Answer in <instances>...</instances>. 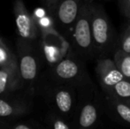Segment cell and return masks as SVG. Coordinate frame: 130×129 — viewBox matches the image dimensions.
Returning <instances> with one entry per match:
<instances>
[{
    "mask_svg": "<svg viewBox=\"0 0 130 129\" xmlns=\"http://www.w3.org/2000/svg\"><path fill=\"white\" fill-rule=\"evenodd\" d=\"M92 3L84 1L77 20L73 28L74 46L80 54L89 56L95 50L91 31Z\"/></svg>",
    "mask_w": 130,
    "mask_h": 129,
    "instance_id": "obj_1",
    "label": "cell"
},
{
    "mask_svg": "<svg viewBox=\"0 0 130 129\" xmlns=\"http://www.w3.org/2000/svg\"><path fill=\"white\" fill-rule=\"evenodd\" d=\"M91 31L95 50H102L107 48L111 42L112 29L109 17L104 8L92 4Z\"/></svg>",
    "mask_w": 130,
    "mask_h": 129,
    "instance_id": "obj_2",
    "label": "cell"
},
{
    "mask_svg": "<svg viewBox=\"0 0 130 129\" xmlns=\"http://www.w3.org/2000/svg\"><path fill=\"white\" fill-rule=\"evenodd\" d=\"M18 44V67L21 81L32 84L36 81L39 69V59L35 50L29 45V41L21 39Z\"/></svg>",
    "mask_w": 130,
    "mask_h": 129,
    "instance_id": "obj_3",
    "label": "cell"
},
{
    "mask_svg": "<svg viewBox=\"0 0 130 129\" xmlns=\"http://www.w3.org/2000/svg\"><path fill=\"white\" fill-rule=\"evenodd\" d=\"M13 12L17 34L20 38L29 42L36 40L39 29L34 17L27 9L23 0H15Z\"/></svg>",
    "mask_w": 130,
    "mask_h": 129,
    "instance_id": "obj_4",
    "label": "cell"
},
{
    "mask_svg": "<svg viewBox=\"0 0 130 129\" xmlns=\"http://www.w3.org/2000/svg\"><path fill=\"white\" fill-rule=\"evenodd\" d=\"M85 0H58L50 7L55 22L63 28H73Z\"/></svg>",
    "mask_w": 130,
    "mask_h": 129,
    "instance_id": "obj_5",
    "label": "cell"
},
{
    "mask_svg": "<svg viewBox=\"0 0 130 129\" xmlns=\"http://www.w3.org/2000/svg\"><path fill=\"white\" fill-rule=\"evenodd\" d=\"M96 73L102 88L106 95L112 96L114 86L121 80L126 79L122 72L111 59H100L96 67Z\"/></svg>",
    "mask_w": 130,
    "mask_h": 129,
    "instance_id": "obj_6",
    "label": "cell"
},
{
    "mask_svg": "<svg viewBox=\"0 0 130 129\" xmlns=\"http://www.w3.org/2000/svg\"><path fill=\"white\" fill-rule=\"evenodd\" d=\"M21 82L18 62L0 67V96L16 89Z\"/></svg>",
    "mask_w": 130,
    "mask_h": 129,
    "instance_id": "obj_7",
    "label": "cell"
},
{
    "mask_svg": "<svg viewBox=\"0 0 130 129\" xmlns=\"http://www.w3.org/2000/svg\"><path fill=\"white\" fill-rule=\"evenodd\" d=\"M80 73V65L76 60L67 58L58 62L53 68V74L60 81H72Z\"/></svg>",
    "mask_w": 130,
    "mask_h": 129,
    "instance_id": "obj_8",
    "label": "cell"
},
{
    "mask_svg": "<svg viewBox=\"0 0 130 129\" xmlns=\"http://www.w3.org/2000/svg\"><path fill=\"white\" fill-rule=\"evenodd\" d=\"M56 108L61 114H70L74 109V98L72 91L67 88H58L53 97Z\"/></svg>",
    "mask_w": 130,
    "mask_h": 129,
    "instance_id": "obj_9",
    "label": "cell"
},
{
    "mask_svg": "<svg viewBox=\"0 0 130 129\" xmlns=\"http://www.w3.org/2000/svg\"><path fill=\"white\" fill-rule=\"evenodd\" d=\"M27 110V108L24 103L0 98V118L1 119L18 117L25 113Z\"/></svg>",
    "mask_w": 130,
    "mask_h": 129,
    "instance_id": "obj_10",
    "label": "cell"
},
{
    "mask_svg": "<svg viewBox=\"0 0 130 129\" xmlns=\"http://www.w3.org/2000/svg\"><path fill=\"white\" fill-rule=\"evenodd\" d=\"M98 118L96 106L94 103H88L82 106L79 114L78 124L82 128H89L94 126Z\"/></svg>",
    "mask_w": 130,
    "mask_h": 129,
    "instance_id": "obj_11",
    "label": "cell"
},
{
    "mask_svg": "<svg viewBox=\"0 0 130 129\" xmlns=\"http://www.w3.org/2000/svg\"><path fill=\"white\" fill-rule=\"evenodd\" d=\"M114 62L124 77L130 81V53L118 50L114 56Z\"/></svg>",
    "mask_w": 130,
    "mask_h": 129,
    "instance_id": "obj_12",
    "label": "cell"
},
{
    "mask_svg": "<svg viewBox=\"0 0 130 129\" xmlns=\"http://www.w3.org/2000/svg\"><path fill=\"white\" fill-rule=\"evenodd\" d=\"M111 101V105L114 109L115 112L118 115V117L122 121L127 123L130 125V106L127 105L126 103L120 102L114 96H109L108 97Z\"/></svg>",
    "mask_w": 130,
    "mask_h": 129,
    "instance_id": "obj_13",
    "label": "cell"
},
{
    "mask_svg": "<svg viewBox=\"0 0 130 129\" xmlns=\"http://www.w3.org/2000/svg\"><path fill=\"white\" fill-rule=\"evenodd\" d=\"M37 25L39 31H41L43 34H50L51 33H54L55 20L53 18L52 12H47L44 16L35 20Z\"/></svg>",
    "mask_w": 130,
    "mask_h": 129,
    "instance_id": "obj_14",
    "label": "cell"
},
{
    "mask_svg": "<svg viewBox=\"0 0 130 129\" xmlns=\"http://www.w3.org/2000/svg\"><path fill=\"white\" fill-rule=\"evenodd\" d=\"M17 62L18 59L16 56L0 38V67L8 66Z\"/></svg>",
    "mask_w": 130,
    "mask_h": 129,
    "instance_id": "obj_15",
    "label": "cell"
},
{
    "mask_svg": "<svg viewBox=\"0 0 130 129\" xmlns=\"http://www.w3.org/2000/svg\"><path fill=\"white\" fill-rule=\"evenodd\" d=\"M112 96L120 99L128 100L130 99V81L123 79L119 81L113 88Z\"/></svg>",
    "mask_w": 130,
    "mask_h": 129,
    "instance_id": "obj_16",
    "label": "cell"
},
{
    "mask_svg": "<svg viewBox=\"0 0 130 129\" xmlns=\"http://www.w3.org/2000/svg\"><path fill=\"white\" fill-rule=\"evenodd\" d=\"M120 50L126 53H130V26L122 37L120 43Z\"/></svg>",
    "mask_w": 130,
    "mask_h": 129,
    "instance_id": "obj_17",
    "label": "cell"
},
{
    "mask_svg": "<svg viewBox=\"0 0 130 129\" xmlns=\"http://www.w3.org/2000/svg\"><path fill=\"white\" fill-rule=\"evenodd\" d=\"M51 126L54 129H69L70 126L63 120V119H59V118L53 117L51 119Z\"/></svg>",
    "mask_w": 130,
    "mask_h": 129,
    "instance_id": "obj_18",
    "label": "cell"
},
{
    "mask_svg": "<svg viewBox=\"0 0 130 129\" xmlns=\"http://www.w3.org/2000/svg\"><path fill=\"white\" fill-rule=\"evenodd\" d=\"M120 7L124 16L130 19V0H120Z\"/></svg>",
    "mask_w": 130,
    "mask_h": 129,
    "instance_id": "obj_19",
    "label": "cell"
},
{
    "mask_svg": "<svg viewBox=\"0 0 130 129\" xmlns=\"http://www.w3.org/2000/svg\"><path fill=\"white\" fill-rule=\"evenodd\" d=\"M12 127L13 129H31V128H33V126L29 125L28 123L21 122V123H18V124L14 125Z\"/></svg>",
    "mask_w": 130,
    "mask_h": 129,
    "instance_id": "obj_20",
    "label": "cell"
},
{
    "mask_svg": "<svg viewBox=\"0 0 130 129\" xmlns=\"http://www.w3.org/2000/svg\"><path fill=\"white\" fill-rule=\"evenodd\" d=\"M43 1L45 2V4H46V5H48L49 8H50V7L52 6L54 4H56L57 2L58 1V0H43Z\"/></svg>",
    "mask_w": 130,
    "mask_h": 129,
    "instance_id": "obj_21",
    "label": "cell"
},
{
    "mask_svg": "<svg viewBox=\"0 0 130 129\" xmlns=\"http://www.w3.org/2000/svg\"><path fill=\"white\" fill-rule=\"evenodd\" d=\"M86 2H89V3H92L93 0H85Z\"/></svg>",
    "mask_w": 130,
    "mask_h": 129,
    "instance_id": "obj_22",
    "label": "cell"
}]
</instances>
